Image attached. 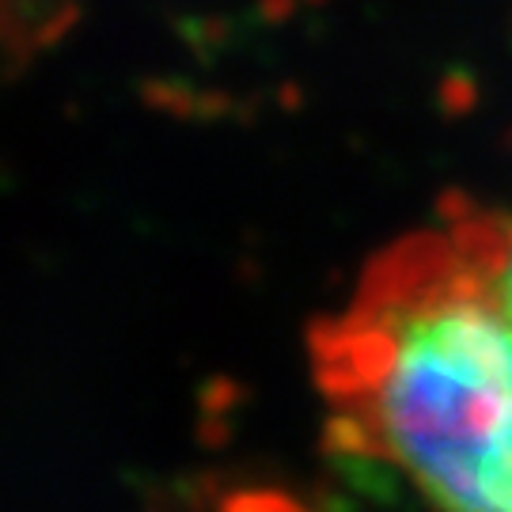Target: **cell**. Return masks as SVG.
<instances>
[{
	"label": "cell",
	"instance_id": "cell-1",
	"mask_svg": "<svg viewBox=\"0 0 512 512\" xmlns=\"http://www.w3.org/2000/svg\"><path fill=\"white\" fill-rule=\"evenodd\" d=\"M338 444L380 459L440 512H512V311L444 224L368 258L308 330Z\"/></svg>",
	"mask_w": 512,
	"mask_h": 512
},
{
	"label": "cell",
	"instance_id": "cell-2",
	"mask_svg": "<svg viewBox=\"0 0 512 512\" xmlns=\"http://www.w3.org/2000/svg\"><path fill=\"white\" fill-rule=\"evenodd\" d=\"M444 232L456 243L467 270L486 285L505 311H512V209L459 205L444 213Z\"/></svg>",
	"mask_w": 512,
	"mask_h": 512
},
{
	"label": "cell",
	"instance_id": "cell-3",
	"mask_svg": "<svg viewBox=\"0 0 512 512\" xmlns=\"http://www.w3.org/2000/svg\"><path fill=\"white\" fill-rule=\"evenodd\" d=\"M84 0H0V84L23 76L80 19Z\"/></svg>",
	"mask_w": 512,
	"mask_h": 512
}]
</instances>
